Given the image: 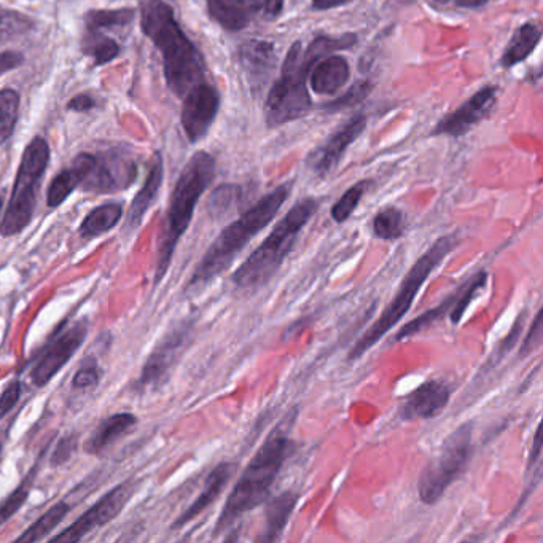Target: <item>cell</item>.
Returning <instances> with one entry per match:
<instances>
[{"mask_svg": "<svg viewBox=\"0 0 543 543\" xmlns=\"http://www.w3.org/2000/svg\"><path fill=\"white\" fill-rule=\"evenodd\" d=\"M458 7L462 8H478L481 5H485L489 0H454Z\"/></svg>", "mask_w": 543, "mask_h": 543, "instance_id": "47", "label": "cell"}, {"mask_svg": "<svg viewBox=\"0 0 543 543\" xmlns=\"http://www.w3.org/2000/svg\"><path fill=\"white\" fill-rule=\"evenodd\" d=\"M319 209V200L305 198L298 201L287 212L276 227L271 230L260 246L244 260L243 265L231 276V281L238 289L255 290L265 286L266 282L278 273L282 263L286 262L298 236L305 230L309 220L313 219Z\"/></svg>", "mask_w": 543, "mask_h": 543, "instance_id": "6", "label": "cell"}, {"mask_svg": "<svg viewBox=\"0 0 543 543\" xmlns=\"http://www.w3.org/2000/svg\"><path fill=\"white\" fill-rule=\"evenodd\" d=\"M209 16L230 32L243 31L258 12L262 0H206Z\"/></svg>", "mask_w": 543, "mask_h": 543, "instance_id": "20", "label": "cell"}, {"mask_svg": "<svg viewBox=\"0 0 543 543\" xmlns=\"http://www.w3.org/2000/svg\"><path fill=\"white\" fill-rule=\"evenodd\" d=\"M20 397L21 383L15 379L5 387V391L0 395V419H4L16 407V403L20 402Z\"/></svg>", "mask_w": 543, "mask_h": 543, "instance_id": "39", "label": "cell"}, {"mask_svg": "<svg viewBox=\"0 0 543 543\" xmlns=\"http://www.w3.org/2000/svg\"><path fill=\"white\" fill-rule=\"evenodd\" d=\"M79 174L74 168L64 169L53 179L48 187L47 203L50 208H59L71 196L75 188L79 187Z\"/></svg>", "mask_w": 543, "mask_h": 543, "instance_id": "35", "label": "cell"}, {"mask_svg": "<svg viewBox=\"0 0 543 543\" xmlns=\"http://www.w3.org/2000/svg\"><path fill=\"white\" fill-rule=\"evenodd\" d=\"M239 61L252 82L255 80L262 82L270 75L276 64L274 45L263 40H249L239 48Z\"/></svg>", "mask_w": 543, "mask_h": 543, "instance_id": "22", "label": "cell"}, {"mask_svg": "<svg viewBox=\"0 0 543 543\" xmlns=\"http://www.w3.org/2000/svg\"><path fill=\"white\" fill-rule=\"evenodd\" d=\"M18 110L20 94L10 88L0 91V144H4L12 137L18 122Z\"/></svg>", "mask_w": 543, "mask_h": 543, "instance_id": "33", "label": "cell"}, {"mask_svg": "<svg viewBox=\"0 0 543 543\" xmlns=\"http://www.w3.org/2000/svg\"><path fill=\"white\" fill-rule=\"evenodd\" d=\"M356 34L344 36L317 37L303 48L301 42L293 43L287 53L286 61L282 64L281 79L274 83L268 99H266V123L270 128L286 125V123L305 117L311 110V96L306 90V77L311 67L327 53L338 50H348L356 45Z\"/></svg>", "mask_w": 543, "mask_h": 543, "instance_id": "2", "label": "cell"}, {"mask_svg": "<svg viewBox=\"0 0 543 543\" xmlns=\"http://www.w3.org/2000/svg\"><path fill=\"white\" fill-rule=\"evenodd\" d=\"M451 387L440 379H430L403 400L400 416L403 421L437 418L451 400Z\"/></svg>", "mask_w": 543, "mask_h": 543, "instance_id": "18", "label": "cell"}, {"mask_svg": "<svg viewBox=\"0 0 543 543\" xmlns=\"http://www.w3.org/2000/svg\"><path fill=\"white\" fill-rule=\"evenodd\" d=\"M282 8H284V0H262V13L268 18L281 15Z\"/></svg>", "mask_w": 543, "mask_h": 543, "instance_id": "45", "label": "cell"}, {"mask_svg": "<svg viewBox=\"0 0 543 543\" xmlns=\"http://www.w3.org/2000/svg\"><path fill=\"white\" fill-rule=\"evenodd\" d=\"M137 418L131 413H118L107 418L99 424L85 443V451L88 454H99L114 445L117 440L125 437L128 432L134 429Z\"/></svg>", "mask_w": 543, "mask_h": 543, "instance_id": "24", "label": "cell"}, {"mask_svg": "<svg viewBox=\"0 0 543 543\" xmlns=\"http://www.w3.org/2000/svg\"><path fill=\"white\" fill-rule=\"evenodd\" d=\"M438 4H448V0H435Z\"/></svg>", "mask_w": 543, "mask_h": 543, "instance_id": "49", "label": "cell"}, {"mask_svg": "<svg viewBox=\"0 0 543 543\" xmlns=\"http://www.w3.org/2000/svg\"><path fill=\"white\" fill-rule=\"evenodd\" d=\"M540 343H542V309L537 311L534 321H532L531 330H529L528 335L523 340V344H521V359L529 356L534 349L539 348Z\"/></svg>", "mask_w": 543, "mask_h": 543, "instance_id": "38", "label": "cell"}, {"mask_svg": "<svg viewBox=\"0 0 543 543\" xmlns=\"http://www.w3.org/2000/svg\"><path fill=\"white\" fill-rule=\"evenodd\" d=\"M131 494H133V486L129 481L118 485L102 497L98 504L83 513L69 528L64 529L58 536L51 537V542H79L85 539L91 532L114 520L115 516L122 512Z\"/></svg>", "mask_w": 543, "mask_h": 543, "instance_id": "13", "label": "cell"}, {"mask_svg": "<svg viewBox=\"0 0 543 543\" xmlns=\"http://www.w3.org/2000/svg\"><path fill=\"white\" fill-rule=\"evenodd\" d=\"M540 37H542V32L536 24L528 23L521 26L505 48L501 59L502 67L508 69V67H513L531 56L532 51L536 50L539 45Z\"/></svg>", "mask_w": 543, "mask_h": 543, "instance_id": "26", "label": "cell"}, {"mask_svg": "<svg viewBox=\"0 0 543 543\" xmlns=\"http://www.w3.org/2000/svg\"><path fill=\"white\" fill-rule=\"evenodd\" d=\"M459 238L456 235L440 236L421 257L413 263L407 276L403 278L399 290L395 293L391 303L384 308L381 316L370 325V329L360 336L357 343L352 346L348 354V360H357L364 357L370 349L383 340L387 333L394 329L395 325L407 316L413 301L418 297L422 287L426 284L430 274L442 265L451 252L458 247Z\"/></svg>", "mask_w": 543, "mask_h": 543, "instance_id": "7", "label": "cell"}, {"mask_svg": "<svg viewBox=\"0 0 543 543\" xmlns=\"http://www.w3.org/2000/svg\"><path fill=\"white\" fill-rule=\"evenodd\" d=\"M372 228L376 238L395 241L405 235V215L394 206L381 209L373 219Z\"/></svg>", "mask_w": 543, "mask_h": 543, "instance_id": "31", "label": "cell"}, {"mask_svg": "<svg viewBox=\"0 0 543 543\" xmlns=\"http://www.w3.org/2000/svg\"><path fill=\"white\" fill-rule=\"evenodd\" d=\"M142 32L161 51L169 90L184 98L204 82V59L176 21L165 0H141Z\"/></svg>", "mask_w": 543, "mask_h": 543, "instance_id": "3", "label": "cell"}, {"mask_svg": "<svg viewBox=\"0 0 543 543\" xmlns=\"http://www.w3.org/2000/svg\"><path fill=\"white\" fill-rule=\"evenodd\" d=\"M0 450H2V445H0Z\"/></svg>", "mask_w": 543, "mask_h": 543, "instance_id": "50", "label": "cell"}, {"mask_svg": "<svg viewBox=\"0 0 543 543\" xmlns=\"http://www.w3.org/2000/svg\"><path fill=\"white\" fill-rule=\"evenodd\" d=\"M193 322L184 321L176 325L171 332L153 349L149 359L145 362L139 384L142 387H158L166 383L171 375L172 368L176 367L177 360L184 354L188 344L192 343Z\"/></svg>", "mask_w": 543, "mask_h": 543, "instance_id": "12", "label": "cell"}, {"mask_svg": "<svg viewBox=\"0 0 543 543\" xmlns=\"http://www.w3.org/2000/svg\"><path fill=\"white\" fill-rule=\"evenodd\" d=\"M526 311L520 314V317L516 319L515 324H513L512 329L508 332V335L505 336L504 341H502L501 346L497 348L496 356L497 359H502L504 354H507L508 351H512L515 348L516 343H518V338H520L521 333H523L524 321H526Z\"/></svg>", "mask_w": 543, "mask_h": 543, "instance_id": "40", "label": "cell"}, {"mask_svg": "<svg viewBox=\"0 0 543 543\" xmlns=\"http://www.w3.org/2000/svg\"><path fill=\"white\" fill-rule=\"evenodd\" d=\"M215 177V160L208 152H198L188 160L184 171L172 190L168 212L158 239L157 270L155 282H161L168 273L172 257L180 238L190 227L196 204Z\"/></svg>", "mask_w": 543, "mask_h": 543, "instance_id": "5", "label": "cell"}, {"mask_svg": "<svg viewBox=\"0 0 543 543\" xmlns=\"http://www.w3.org/2000/svg\"><path fill=\"white\" fill-rule=\"evenodd\" d=\"M161 184H163V160L160 153L153 157L152 166H150L149 176L145 179L144 187L141 192L134 196L131 208H129L128 219H126V228H137L141 225L144 215L149 211L153 201L157 200L160 193Z\"/></svg>", "mask_w": 543, "mask_h": 543, "instance_id": "23", "label": "cell"}, {"mask_svg": "<svg viewBox=\"0 0 543 543\" xmlns=\"http://www.w3.org/2000/svg\"><path fill=\"white\" fill-rule=\"evenodd\" d=\"M365 126H367V118L364 115L352 118L351 122L346 123L340 131H336L329 141L309 155V169L316 176H329L330 172L340 163L349 145L364 133Z\"/></svg>", "mask_w": 543, "mask_h": 543, "instance_id": "17", "label": "cell"}, {"mask_svg": "<svg viewBox=\"0 0 543 543\" xmlns=\"http://www.w3.org/2000/svg\"><path fill=\"white\" fill-rule=\"evenodd\" d=\"M134 10L131 8H118V10H91L86 13V29L94 31H117L131 26L134 20Z\"/></svg>", "mask_w": 543, "mask_h": 543, "instance_id": "29", "label": "cell"}, {"mask_svg": "<svg viewBox=\"0 0 543 543\" xmlns=\"http://www.w3.org/2000/svg\"><path fill=\"white\" fill-rule=\"evenodd\" d=\"M300 494L295 491H284L278 496L271 497L265 510V532L258 537V542H278L286 531L290 516L295 512Z\"/></svg>", "mask_w": 543, "mask_h": 543, "instance_id": "21", "label": "cell"}, {"mask_svg": "<svg viewBox=\"0 0 543 543\" xmlns=\"http://www.w3.org/2000/svg\"><path fill=\"white\" fill-rule=\"evenodd\" d=\"M37 472H39V462L32 467L31 472H29L28 475H26V478L21 481L20 486H18V488L2 502V505H0V526H4V524L7 523L21 507H23L24 502H26L29 494H31L32 485H34V480H36Z\"/></svg>", "mask_w": 543, "mask_h": 543, "instance_id": "34", "label": "cell"}, {"mask_svg": "<svg viewBox=\"0 0 543 543\" xmlns=\"http://www.w3.org/2000/svg\"><path fill=\"white\" fill-rule=\"evenodd\" d=\"M2 206H4V198L0 196V214H2Z\"/></svg>", "mask_w": 543, "mask_h": 543, "instance_id": "48", "label": "cell"}, {"mask_svg": "<svg viewBox=\"0 0 543 543\" xmlns=\"http://www.w3.org/2000/svg\"><path fill=\"white\" fill-rule=\"evenodd\" d=\"M290 192V182L279 185L273 192L263 196L262 200H258L252 208L239 215L235 222L223 228L193 271L187 284L188 292L203 289L209 282L219 278L223 271L228 270L236 257L246 249L247 244L273 222Z\"/></svg>", "mask_w": 543, "mask_h": 543, "instance_id": "4", "label": "cell"}, {"mask_svg": "<svg viewBox=\"0 0 543 543\" xmlns=\"http://www.w3.org/2000/svg\"><path fill=\"white\" fill-rule=\"evenodd\" d=\"M297 418V408L271 430L263 445L258 448L236 485L231 489L225 507L215 524L214 536H219L241 520L246 513L265 504L270 499L271 488L279 477L282 467L297 450L290 437L293 421Z\"/></svg>", "mask_w": 543, "mask_h": 543, "instance_id": "1", "label": "cell"}, {"mask_svg": "<svg viewBox=\"0 0 543 543\" xmlns=\"http://www.w3.org/2000/svg\"><path fill=\"white\" fill-rule=\"evenodd\" d=\"M82 48L86 56L93 58L94 66H104L120 55V45L117 40L107 36L106 32L94 31V29H86Z\"/></svg>", "mask_w": 543, "mask_h": 543, "instance_id": "28", "label": "cell"}, {"mask_svg": "<svg viewBox=\"0 0 543 543\" xmlns=\"http://www.w3.org/2000/svg\"><path fill=\"white\" fill-rule=\"evenodd\" d=\"M348 0H313L314 10H330V8L340 7L346 4Z\"/></svg>", "mask_w": 543, "mask_h": 543, "instance_id": "46", "label": "cell"}, {"mask_svg": "<svg viewBox=\"0 0 543 543\" xmlns=\"http://www.w3.org/2000/svg\"><path fill=\"white\" fill-rule=\"evenodd\" d=\"M488 281L489 273L486 270H480L472 274L469 279L462 282L458 289L453 290L440 305L429 309L426 313L403 325L399 333L395 335V341L400 343V341L408 340L411 336L418 335V333L434 327L437 322L443 321L445 317H448L453 325L461 324L467 309L470 308L475 298L481 292H485Z\"/></svg>", "mask_w": 543, "mask_h": 543, "instance_id": "10", "label": "cell"}, {"mask_svg": "<svg viewBox=\"0 0 543 543\" xmlns=\"http://www.w3.org/2000/svg\"><path fill=\"white\" fill-rule=\"evenodd\" d=\"M86 333H88V329H86L85 324L74 325L71 329L66 330L63 335L58 336L42 352V356L39 357L36 365L31 370V381L34 386H47L51 379L61 372V368L74 357L77 349L82 346Z\"/></svg>", "mask_w": 543, "mask_h": 543, "instance_id": "15", "label": "cell"}, {"mask_svg": "<svg viewBox=\"0 0 543 543\" xmlns=\"http://www.w3.org/2000/svg\"><path fill=\"white\" fill-rule=\"evenodd\" d=\"M351 69L343 56H330L317 64L311 74V88L317 94H335L348 83Z\"/></svg>", "mask_w": 543, "mask_h": 543, "instance_id": "25", "label": "cell"}, {"mask_svg": "<svg viewBox=\"0 0 543 543\" xmlns=\"http://www.w3.org/2000/svg\"><path fill=\"white\" fill-rule=\"evenodd\" d=\"M368 182L367 180H360L357 184L352 185L349 190H346L340 200L333 204L332 219L336 223H344L346 220L354 214L360 201L364 198L365 192H367Z\"/></svg>", "mask_w": 543, "mask_h": 543, "instance_id": "36", "label": "cell"}, {"mask_svg": "<svg viewBox=\"0 0 543 543\" xmlns=\"http://www.w3.org/2000/svg\"><path fill=\"white\" fill-rule=\"evenodd\" d=\"M75 442H77V440H75V434L66 435V437L56 445V450L53 451V456H51V462L55 465H61L64 464V462L69 461V458H71L72 453H74L75 450Z\"/></svg>", "mask_w": 543, "mask_h": 543, "instance_id": "41", "label": "cell"}, {"mask_svg": "<svg viewBox=\"0 0 543 543\" xmlns=\"http://www.w3.org/2000/svg\"><path fill=\"white\" fill-rule=\"evenodd\" d=\"M244 200V188L235 184L220 185L212 192L209 200V211L215 219L230 214L233 209L238 208Z\"/></svg>", "mask_w": 543, "mask_h": 543, "instance_id": "32", "label": "cell"}, {"mask_svg": "<svg viewBox=\"0 0 543 543\" xmlns=\"http://www.w3.org/2000/svg\"><path fill=\"white\" fill-rule=\"evenodd\" d=\"M235 469L236 465L233 462H220L219 465H215L214 470L206 478L203 493L196 497V501L177 518L176 523L172 524V529L184 528L185 524L206 512L219 499L223 489L228 485V481L233 477Z\"/></svg>", "mask_w": 543, "mask_h": 543, "instance_id": "19", "label": "cell"}, {"mask_svg": "<svg viewBox=\"0 0 543 543\" xmlns=\"http://www.w3.org/2000/svg\"><path fill=\"white\" fill-rule=\"evenodd\" d=\"M93 107L94 99L91 98L90 94H79L67 104V109L74 110V112H85V110L93 109Z\"/></svg>", "mask_w": 543, "mask_h": 543, "instance_id": "44", "label": "cell"}, {"mask_svg": "<svg viewBox=\"0 0 543 543\" xmlns=\"http://www.w3.org/2000/svg\"><path fill=\"white\" fill-rule=\"evenodd\" d=\"M123 217L122 204L107 203L93 209L86 215L80 225V236L85 239H94L104 235L117 225Z\"/></svg>", "mask_w": 543, "mask_h": 543, "instance_id": "27", "label": "cell"}, {"mask_svg": "<svg viewBox=\"0 0 543 543\" xmlns=\"http://www.w3.org/2000/svg\"><path fill=\"white\" fill-rule=\"evenodd\" d=\"M24 56L16 51H4L0 53V75L7 74V72L13 71L16 67H20L23 64Z\"/></svg>", "mask_w": 543, "mask_h": 543, "instance_id": "43", "label": "cell"}, {"mask_svg": "<svg viewBox=\"0 0 543 543\" xmlns=\"http://www.w3.org/2000/svg\"><path fill=\"white\" fill-rule=\"evenodd\" d=\"M50 161V147L42 137H34L24 150L16 174L12 196L0 223V235H18L31 223L37 206V193Z\"/></svg>", "mask_w": 543, "mask_h": 543, "instance_id": "8", "label": "cell"}, {"mask_svg": "<svg viewBox=\"0 0 543 543\" xmlns=\"http://www.w3.org/2000/svg\"><path fill=\"white\" fill-rule=\"evenodd\" d=\"M370 91H372V83L362 80V82L354 83L351 90L343 94L341 98L327 102L322 109L327 110V112H338V110L348 109V107L356 106L359 102L364 101L368 94H370Z\"/></svg>", "mask_w": 543, "mask_h": 543, "instance_id": "37", "label": "cell"}, {"mask_svg": "<svg viewBox=\"0 0 543 543\" xmlns=\"http://www.w3.org/2000/svg\"><path fill=\"white\" fill-rule=\"evenodd\" d=\"M0 23H2V20H0Z\"/></svg>", "mask_w": 543, "mask_h": 543, "instance_id": "51", "label": "cell"}, {"mask_svg": "<svg viewBox=\"0 0 543 543\" xmlns=\"http://www.w3.org/2000/svg\"><path fill=\"white\" fill-rule=\"evenodd\" d=\"M72 168L79 174V187L85 192H120L133 184L136 177L133 161L117 155L96 157L90 153H80L72 161Z\"/></svg>", "mask_w": 543, "mask_h": 543, "instance_id": "11", "label": "cell"}, {"mask_svg": "<svg viewBox=\"0 0 543 543\" xmlns=\"http://www.w3.org/2000/svg\"><path fill=\"white\" fill-rule=\"evenodd\" d=\"M473 454V422H464L443 440L435 458L427 462L418 480L422 504L435 505L446 489L469 467Z\"/></svg>", "mask_w": 543, "mask_h": 543, "instance_id": "9", "label": "cell"}, {"mask_svg": "<svg viewBox=\"0 0 543 543\" xmlns=\"http://www.w3.org/2000/svg\"><path fill=\"white\" fill-rule=\"evenodd\" d=\"M98 383V370L94 367H85L74 376L72 386H74L75 389H93V387L98 386Z\"/></svg>", "mask_w": 543, "mask_h": 543, "instance_id": "42", "label": "cell"}, {"mask_svg": "<svg viewBox=\"0 0 543 543\" xmlns=\"http://www.w3.org/2000/svg\"><path fill=\"white\" fill-rule=\"evenodd\" d=\"M182 107V126L188 141L195 142L208 134L220 107V96L214 86L200 83L184 96Z\"/></svg>", "mask_w": 543, "mask_h": 543, "instance_id": "14", "label": "cell"}, {"mask_svg": "<svg viewBox=\"0 0 543 543\" xmlns=\"http://www.w3.org/2000/svg\"><path fill=\"white\" fill-rule=\"evenodd\" d=\"M69 512H71V505L66 504V502H59L55 507H51L47 513H43L39 520L29 526L16 540L18 542L34 543L45 539Z\"/></svg>", "mask_w": 543, "mask_h": 543, "instance_id": "30", "label": "cell"}, {"mask_svg": "<svg viewBox=\"0 0 543 543\" xmlns=\"http://www.w3.org/2000/svg\"><path fill=\"white\" fill-rule=\"evenodd\" d=\"M497 86H486L473 94L458 110L446 115L442 122L435 126L432 136L459 137L469 133L473 126L480 123L491 112L497 101Z\"/></svg>", "mask_w": 543, "mask_h": 543, "instance_id": "16", "label": "cell"}]
</instances>
